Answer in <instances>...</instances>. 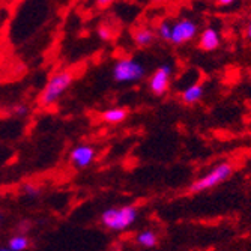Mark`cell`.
<instances>
[{
    "label": "cell",
    "mask_w": 251,
    "mask_h": 251,
    "mask_svg": "<svg viewBox=\"0 0 251 251\" xmlns=\"http://www.w3.org/2000/svg\"><path fill=\"white\" fill-rule=\"evenodd\" d=\"M201 97H203V86L199 84V83H196V84L188 86L184 90V92H182L180 100H182V102H184V104L193 105V104L199 102L201 100Z\"/></svg>",
    "instance_id": "8fae6325"
},
{
    "label": "cell",
    "mask_w": 251,
    "mask_h": 251,
    "mask_svg": "<svg viewBox=\"0 0 251 251\" xmlns=\"http://www.w3.org/2000/svg\"><path fill=\"white\" fill-rule=\"evenodd\" d=\"M97 35H98V38H100L102 42H108V41L113 39V29H111V26H108V25H101V26H98V29H97Z\"/></svg>",
    "instance_id": "2e32d148"
},
{
    "label": "cell",
    "mask_w": 251,
    "mask_h": 251,
    "mask_svg": "<svg viewBox=\"0 0 251 251\" xmlns=\"http://www.w3.org/2000/svg\"><path fill=\"white\" fill-rule=\"evenodd\" d=\"M23 193L29 199H38L41 196V188L35 184H26L23 187Z\"/></svg>",
    "instance_id": "e0dca14e"
},
{
    "label": "cell",
    "mask_w": 251,
    "mask_h": 251,
    "mask_svg": "<svg viewBox=\"0 0 251 251\" xmlns=\"http://www.w3.org/2000/svg\"><path fill=\"white\" fill-rule=\"evenodd\" d=\"M199 33L197 23L190 18H180L175 23H172V35L170 41L173 45H185L191 42Z\"/></svg>",
    "instance_id": "5b68a950"
},
{
    "label": "cell",
    "mask_w": 251,
    "mask_h": 251,
    "mask_svg": "<svg viewBox=\"0 0 251 251\" xmlns=\"http://www.w3.org/2000/svg\"><path fill=\"white\" fill-rule=\"evenodd\" d=\"M128 115H129V111L125 107H111V108H107L101 113V119L105 124L116 125V124L126 121Z\"/></svg>",
    "instance_id": "30bf717a"
},
{
    "label": "cell",
    "mask_w": 251,
    "mask_h": 251,
    "mask_svg": "<svg viewBox=\"0 0 251 251\" xmlns=\"http://www.w3.org/2000/svg\"><path fill=\"white\" fill-rule=\"evenodd\" d=\"M134 241L142 248H155L158 245V236L152 230H143L140 233H137Z\"/></svg>",
    "instance_id": "4fadbf2b"
},
{
    "label": "cell",
    "mask_w": 251,
    "mask_h": 251,
    "mask_svg": "<svg viewBox=\"0 0 251 251\" xmlns=\"http://www.w3.org/2000/svg\"><path fill=\"white\" fill-rule=\"evenodd\" d=\"M221 45V38L220 33L214 27H206L203 29L201 33L199 35V47L203 51H215L220 49Z\"/></svg>",
    "instance_id": "ba28073f"
},
{
    "label": "cell",
    "mask_w": 251,
    "mask_h": 251,
    "mask_svg": "<svg viewBox=\"0 0 251 251\" xmlns=\"http://www.w3.org/2000/svg\"><path fill=\"white\" fill-rule=\"evenodd\" d=\"M139 218V209L132 204H125V206H118V208H108L105 209L100 221L105 227L107 230L111 232H124L137 221Z\"/></svg>",
    "instance_id": "6da1fadb"
},
{
    "label": "cell",
    "mask_w": 251,
    "mask_h": 251,
    "mask_svg": "<svg viewBox=\"0 0 251 251\" xmlns=\"http://www.w3.org/2000/svg\"><path fill=\"white\" fill-rule=\"evenodd\" d=\"M111 75L118 83H139L146 77V68L132 57H121L113 65Z\"/></svg>",
    "instance_id": "3957f363"
},
{
    "label": "cell",
    "mask_w": 251,
    "mask_h": 251,
    "mask_svg": "<svg viewBox=\"0 0 251 251\" xmlns=\"http://www.w3.org/2000/svg\"><path fill=\"white\" fill-rule=\"evenodd\" d=\"M247 36L248 39H251V21L248 23V27H247Z\"/></svg>",
    "instance_id": "44dd1931"
},
{
    "label": "cell",
    "mask_w": 251,
    "mask_h": 251,
    "mask_svg": "<svg viewBox=\"0 0 251 251\" xmlns=\"http://www.w3.org/2000/svg\"><path fill=\"white\" fill-rule=\"evenodd\" d=\"M29 111H30V108L25 102H17L11 107V113L17 118H26L29 115Z\"/></svg>",
    "instance_id": "9a60e30c"
},
{
    "label": "cell",
    "mask_w": 251,
    "mask_h": 251,
    "mask_svg": "<svg viewBox=\"0 0 251 251\" xmlns=\"http://www.w3.org/2000/svg\"><path fill=\"white\" fill-rule=\"evenodd\" d=\"M113 3H115V0H95V5L101 9H105L108 6H111Z\"/></svg>",
    "instance_id": "d6986e66"
},
{
    "label": "cell",
    "mask_w": 251,
    "mask_h": 251,
    "mask_svg": "<svg viewBox=\"0 0 251 251\" xmlns=\"http://www.w3.org/2000/svg\"><path fill=\"white\" fill-rule=\"evenodd\" d=\"M153 3H164V2H167V0H152Z\"/></svg>",
    "instance_id": "7402d4cb"
},
{
    "label": "cell",
    "mask_w": 251,
    "mask_h": 251,
    "mask_svg": "<svg viewBox=\"0 0 251 251\" xmlns=\"http://www.w3.org/2000/svg\"><path fill=\"white\" fill-rule=\"evenodd\" d=\"M30 247V239L26 233H17L12 238H9L8 245L2 247L0 250H9V251H25Z\"/></svg>",
    "instance_id": "7c38bea8"
},
{
    "label": "cell",
    "mask_w": 251,
    "mask_h": 251,
    "mask_svg": "<svg viewBox=\"0 0 251 251\" xmlns=\"http://www.w3.org/2000/svg\"><path fill=\"white\" fill-rule=\"evenodd\" d=\"M97 152L90 145H78L70 152V163L75 169H86L95 161Z\"/></svg>",
    "instance_id": "52a82bcc"
},
{
    "label": "cell",
    "mask_w": 251,
    "mask_h": 251,
    "mask_svg": "<svg viewBox=\"0 0 251 251\" xmlns=\"http://www.w3.org/2000/svg\"><path fill=\"white\" fill-rule=\"evenodd\" d=\"M30 227H32L30 221L23 220V221H20V223L17 224V232H18V233H27V232L30 230Z\"/></svg>",
    "instance_id": "ac0fdd59"
},
{
    "label": "cell",
    "mask_w": 251,
    "mask_h": 251,
    "mask_svg": "<svg viewBox=\"0 0 251 251\" xmlns=\"http://www.w3.org/2000/svg\"><path fill=\"white\" fill-rule=\"evenodd\" d=\"M172 66L164 63L158 66L149 78V90L155 97H164L170 89Z\"/></svg>",
    "instance_id": "8992f818"
},
{
    "label": "cell",
    "mask_w": 251,
    "mask_h": 251,
    "mask_svg": "<svg viewBox=\"0 0 251 251\" xmlns=\"http://www.w3.org/2000/svg\"><path fill=\"white\" fill-rule=\"evenodd\" d=\"M74 81V74L71 71H59L50 77L39 97V104L42 107H50L56 104L60 97L71 87Z\"/></svg>",
    "instance_id": "7a4b0ae2"
},
{
    "label": "cell",
    "mask_w": 251,
    "mask_h": 251,
    "mask_svg": "<svg viewBox=\"0 0 251 251\" xmlns=\"http://www.w3.org/2000/svg\"><path fill=\"white\" fill-rule=\"evenodd\" d=\"M233 173V166L229 163H220L218 166H215L208 175L201 176L200 179L194 180L190 185V193H201L211 190L217 185H220L221 182H224L226 179H229Z\"/></svg>",
    "instance_id": "277c9868"
},
{
    "label": "cell",
    "mask_w": 251,
    "mask_h": 251,
    "mask_svg": "<svg viewBox=\"0 0 251 251\" xmlns=\"http://www.w3.org/2000/svg\"><path fill=\"white\" fill-rule=\"evenodd\" d=\"M131 38L139 49H148L155 42L156 33L148 26H137L131 30Z\"/></svg>",
    "instance_id": "9c48e42d"
},
{
    "label": "cell",
    "mask_w": 251,
    "mask_h": 251,
    "mask_svg": "<svg viewBox=\"0 0 251 251\" xmlns=\"http://www.w3.org/2000/svg\"><path fill=\"white\" fill-rule=\"evenodd\" d=\"M235 2H236V0H215V3L218 6H232Z\"/></svg>",
    "instance_id": "ffe728a7"
},
{
    "label": "cell",
    "mask_w": 251,
    "mask_h": 251,
    "mask_svg": "<svg viewBox=\"0 0 251 251\" xmlns=\"http://www.w3.org/2000/svg\"><path fill=\"white\" fill-rule=\"evenodd\" d=\"M158 38H161L163 41H170V35H172V23L170 21H161L156 27V32Z\"/></svg>",
    "instance_id": "5bb4252c"
}]
</instances>
